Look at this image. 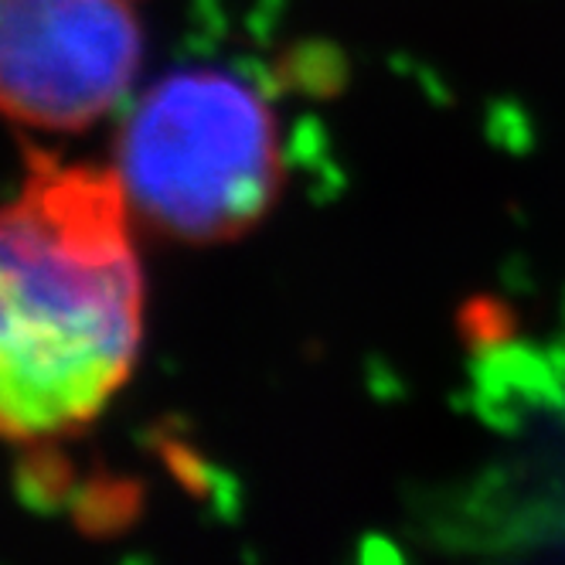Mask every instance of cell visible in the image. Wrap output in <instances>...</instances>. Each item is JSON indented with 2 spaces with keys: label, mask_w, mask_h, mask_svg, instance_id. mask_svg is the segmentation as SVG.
<instances>
[{
  "label": "cell",
  "mask_w": 565,
  "mask_h": 565,
  "mask_svg": "<svg viewBox=\"0 0 565 565\" xmlns=\"http://www.w3.org/2000/svg\"><path fill=\"white\" fill-rule=\"evenodd\" d=\"M140 511V488L127 480H103L78 504V524L89 532H116Z\"/></svg>",
  "instance_id": "277c9868"
},
{
  "label": "cell",
  "mask_w": 565,
  "mask_h": 565,
  "mask_svg": "<svg viewBox=\"0 0 565 565\" xmlns=\"http://www.w3.org/2000/svg\"><path fill=\"white\" fill-rule=\"evenodd\" d=\"M143 269L116 171L34 157L0 205V439L86 429L134 375Z\"/></svg>",
  "instance_id": "6da1fadb"
},
{
  "label": "cell",
  "mask_w": 565,
  "mask_h": 565,
  "mask_svg": "<svg viewBox=\"0 0 565 565\" xmlns=\"http://www.w3.org/2000/svg\"><path fill=\"white\" fill-rule=\"evenodd\" d=\"M140 55L130 0H0V116L86 130L130 93Z\"/></svg>",
  "instance_id": "3957f363"
},
{
  "label": "cell",
  "mask_w": 565,
  "mask_h": 565,
  "mask_svg": "<svg viewBox=\"0 0 565 565\" xmlns=\"http://www.w3.org/2000/svg\"><path fill=\"white\" fill-rule=\"evenodd\" d=\"M113 171L157 232L235 238L273 209L282 184L276 113L232 72H174L143 93L119 130Z\"/></svg>",
  "instance_id": "7a4b0ae2"
}]
</instances>
